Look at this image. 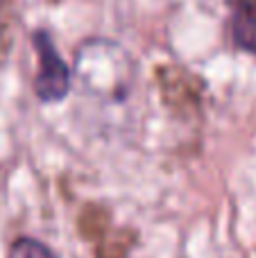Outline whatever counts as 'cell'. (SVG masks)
Here are the masks:
<instances>
[{
  "label": "cell",
  "mask_w": 256,
  "mask_h": 258,
  "mask_svg": "<svg viewBox=\"0 0 256 258\" xmlns=\"http://www.w3.org/2000/svg\"><path fill=\"white\" fill-rule=\"evenodd\" d=\"M3 3H5V0H0V7H3Z\"/></svg>",
  "instance_id": "cell-4"
},
{
  "label": "cell",
  "mask_w": 256,
  "mask_h": 258,
  "mask_svg": "<svg viewBox=\"0 0 256 258\" xmlns=\"http://www.w3.org/2000/svg\"><path fill=\"white\" fill-rule=\"evenodd\" d=\"M34 48L39 54V75L34 80V91L41 102H59L71 91V71L59 57L48 32H36Z\"/></svg>",
  "instance_id": "cell-1"
},
{
  "label": "cell",
  "mask_w": 256,
  "mask_h": 258,
  "mask_svg": "<svg viewBox=\"0 0 256 258\" xmlns=\"http://www.w3.org/2000/svg\"><path fill=\"white\" fill-rule=\"evenodd\" d=\"M231 36L240 50L256 54V0H236L234 3Z\"/></svg>",
  "instance_id": "cell-2"
},
{
  "label": "cell",
  "mask_w": 256,
  "mask_h": 258,
  "mask_svg": "<svg viewBox=\"0 0 256 258\" xmlns=\"http://www.w3.org/2000/svg\"><path fill=\"white\" fill-rule=\"evenodd\" d=\"M9 258H54V256H52V251L45 245H41V242L32 240V238H21V240L14 242Z\"/></svg>",
  "instance_id": "cell-3"
}]
</instances>
